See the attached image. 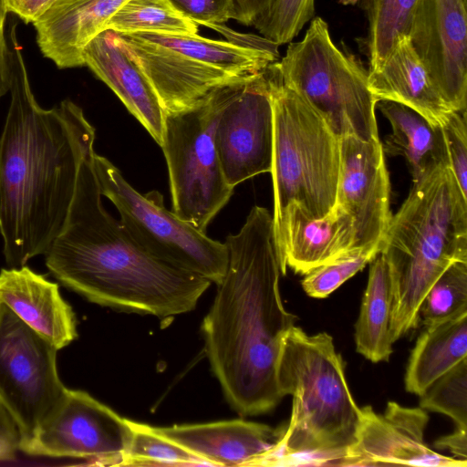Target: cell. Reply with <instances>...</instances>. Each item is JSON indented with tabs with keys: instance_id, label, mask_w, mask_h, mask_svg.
<instances>
[{
	"instance_id": "cell-23",
	"label": "cell",
	"mask_w": 467,
	"mask_h": 467,
	"mask_svg": "<svg viewBox=\"0 0 467 467\" xmlns=\"http://www.w3.org/2000/svg\"><path fill=\"white\" fill-rule=\"evenodd\" d=\"M467 358V312L425 327L411 350L404 384L421 396L440 377Z\"/></svg>"
},
{
	"instance_id": "cell-27",
	"label": "cell",
	"mask_w": 467,
	"mask_h": 467,
	"mask_svg": "<svg viewBox=\"0 0 467 467\" xmlns=\"http://www.w3.org/2000/svg\"><path fill=\"white\" fill-rule=\"evenodd\" d=\"M418 0H359L368 19V70L379 67L400 39L408 36Z\"/></svg>"
},
{
	"instance_id": "cell-10",
	"label": "cell",
	"mask_w": 467,
	"mask_h": 467,
	"mask_svg": "<svg viewBox=\"0 0 467 467\" xmlns=\"http://www.w3.org/2000/svg\"><path fill=\"white\" fill-rule=\"evenodd\" d=\"M57 348L0 303V402L29 442L65 394Z\"/></svg>"
},
{
	"instance_id": "cell-39",
	"label": "cell",
	"mask_w": 467,
	"mask_h": 467,
	"mask_svg": "<svg viewBox=\"0 0 467 467\" xmlns=\"http://www.w3.org/2000/svg\"><path fill=\"white\" fill-rule=\"evenodd\" d=\"M439 450H449L455 458L467 462V429L458 428L452 433L443 436L434 442Z\"/></svg>"
},
{
	"instance_id": "cell-29",
	"label": "cell",
	"mask_w": 467,
	"mask_h": 467,
	"mask_svg": "<svg viewBox=\"0 0 467 467\" xmlns=\"http://www.w3.org/2000/svg\"><path fill=\"white\" fill-rule=\"evenodd\" d=\"M467 312V261H455L424 296L419 317L427 327Z\"/></svg>"
},
{
	"instance_id": "cell-5",
	"label": "cell",
	"mask_w": 467,
	"mask_h": 467,
	"mask_svg": "<svg viewBox=\"0 0 467 467\" xmlns=\"http://www.w3.org/2000/svg\"><path fill=\"white\" fill-rule=\"evenodd\" d=\"M392 277L393 342L418 327L420 304L455 261H467V197L446 161L413 181L392 216L380 253Z\"/></svg>"
},
{
	"instance_id": "cell-15",
	"label": "cell",
	"mask_w": 467,
	"mask_h": 467,
	"mask_svg": "<svg viewBox=\"0 0 467 467\" xmlns=\"http://www.w3.org/2000/svg\"><path fill=\"white\" fill-rule=\"evenodd\" d=\"M428 421L425 410L395 401H389L382 414L370 406L360 408L356 439L341 466L466 467L467 462L429 447L424 440Z\"/></svg>"
},
{
	"instance_id": "cell-28",
	"label": "cell",
	"mask_w": 467,
	"mask_h": 467,
	"mask_svg": "<svg viewBox=\"0 0 467 467\" xmlns=\"http://www.w3.org/2000/svg\"><path fill=\"white\" fill-rule=\"evenodd\" d=\"M104 30L125 34L195 35L198 26L182 15L169 0H127L109 19Z\"/></svg>"
},
{
	"instance_id": "cell-30",
	"label": "cell",
	"mask_w": 467,
	"mask_h": 467,
	"mask_svg": "<svg viewBox=\"0 0 467 467\" xmlns=\"http://www.w3.org/2000/svg\"><path fill=\"white\" fill-rule=\"evenodd\" d=\"M131 437L120 465H207L202 459L152 430L128 420Z\"/></svg>"
},
{
	"instance_id": "cell-13",
	"label": "cell",
	"mask_w": 467,
	"mask_h": 467,
	"mask_svg": "<svg viewBox=\"0 0 467 467\" xmlns=\"http://www.w3.org/2000/svg\"><path fill=\"white\" fill-rule=\"evenodd\" d=\"M390 183L380 140L340 138V166L335 205L352 220L354 248L380 253L392 213Z\"/></svg>"
},
{
	"instance_id": "cell-18",
	"label": "cell",
	"mask_w": 467,
	"mask_h": 467,
	"mask_svg": "<svg viewBox=\"0 0 467 467\" xmlns=\"http://www.w3.org/2000/svg\"><path fill=\"white\" fill-rule=\"evenodd\" d=\"M82 57L84 65L110 88L161 146L165 112L147 77L115 33L100 32L84 47Z\"/></svg>"
},
{
	"instance_id": "cell-4",
	"label": "cell",
	"mask_w": 467,
	"mask_h": 467,
	"mask_svg": "<svg viewBox=\"0 0 467 467\" xmlns=\"http://www.w3.org/2000/svg\"><path fill=\"white\" fill-rule=\"evenodd\" d=\"M277 384L282 397H293L291 416L260 466H341L356 439L360 408L332 337L292 327L282 344Z\"/></svg>"
},
{
	"instance_id": "cell-26",
	"label": "cell",
	"mask_w": 467,
	"mask_h": 467,
	"mask_svg": "<svg viewBox=\"0 0 467 467\" xmlns=\"http://www.w3.org/2000/svg\"><path fill=\"white\" fill-rule=\"evenodd\" d=\"M125 34V33H123ZM137 38L171 48L192 59L235 76H247L277 62L278 48L258 49L195 35L150 32L128 33Z\"/></svg>"
},
{
	"instance_id": "cell-24",
	"label": "cell",
	"mask_w": 467,
	"mask_h": 467,
	"mask_svg": "<svg viewBox=\"0 0 467 467\" xmlns=\"http://www.w3.org/2000/svg\"><path fill=\"white\" fill-rule=\"evenodd\" d=\"M377 105L391 126V133L384 143L381 142L383 151L390 156L404 157L412 181L436 163L446 161L440 127L401 103L379 100Z\"/></svg>"
},
{
	"instance_id": "cell-17",
	"label": "cell",
	"mask_w": 467,
	"mask_h": 467,
	"mask_svg": "<svg viewBox=\"0 0 467 467\" xmlns=\"http://www.w3.org/2000/svg\"><path fill=\"white\" fill-rule=\"evenodd\" d=\"M152 430L211 466H259L279 438L270 426L242 419Z\"/></svg>"
},
{
	"instance_id": "cell-33",
	"label": "cell",
	"mask_w": 467,
	"mask_h": 467,
	"mask_svg": "<svg viewBox=\"0 0 467 467\" xmlns=\"http://www.w3.org/2000/svg\"><path fill=\"white\" fill-rule=\"evenodd\" d=\"M447 165L462 194L467 197V118L466 111L452 110L440 126Z\"/></svg>"
},
{
	"instance_id": "cell-1",
	"label": "cell",
	"mask_w": 467,
	"mask_h": 467,
	"mask_svg": "<svg viewBox=\"0 0 467 467\" xmlns=\"http://www.w3.org/2000/svg\"><path fill=\"white\" fill-rule=\"evenodd\" d=\"M11 101L0 136V234L10 267L45 254L71 205L84 157L94 150L95 128L83 109L64 99L46 109L32 92L16 38L5 35Z\"/></svg>"
},
{
	"instance_id": "cell-25",
	"label": "cell",
	"mask_w": 467,
	"mask_h": 467,
	"mask_svg": "<svg viewBox=\"0 0 467 467\" xmlns=\"http://www.w3.org/2000/svg\"><path fill=\"white\" fill-rule=\"evenodd\" d=\"M369 264L368 284L356 323L355 343L359 354L377 363L388 361L392 353L393 284L389 264L381 254Z\"/></svg>"
},
{
	"instance_id": "cell-8",
	"label": "cell",
	"mask_w": 467,
	"mask_h": 467,
	"mask_svg": "<svg viewBox=\"0 0 467 467\" xmlns=\"http://www.w3.org/2000/svg\"><path fill=\"white\" fill-rule=\"evenodd\" d=\"M234 79L214 88L195 106L164 117L161 147L172 212L203 233L234 192L224 177L214 134Z\"/></svg>"
},
{
	"instance_id": "cell-37",
	"label": "cell",
	"mask_w": 467,
	"mask_h": 467,
	"mask_svg": "<svg viewBox=\"0 0 467 467\" xmlns=\"http://www.w3.org/2000/svg\"><path fill=\"white\" fill-rule=\"evenodd\" d=\"M232 1L234 6L233 19L246 26H253L258 18L270 9L275 0Z\"/></svg>"
},
{
	"instance_id": "cell-35",
	"label": "cell",
	"mask_w": 467,
	"mask_h": 467,
	"mask_svg": "<svg viewBox=\"0 0 467 467\" xmlns=\"http://www.w3.org/2000/svg\"><path fill=\"white\" fill-rule=\"evenodd\" d=\"M17 451H20L17 424L0 402V462L14 461Z\"/></svg>"
},
{
	"instance_id": "cell-21",
	"label": "cell",
	"mask_w": 467,
	"mask_h": 467,
	"mask_svg": "<svg viewBox=\"0 0 467 467\" xmlns=\"http://www.w3.org/2000/svg\"><path fill=\"white\" fill-rule=\"evenodd\" d=\"M127 0H57L36 22V42L58 68L84 66V47Z\"/></svg>"
},
{
	"instance_id": "cell-12",
	"label": "cell",
	"mask_w": 467,
	"mask_h": 467,
	"mask_svg": "<svg viewBox=\"0 0 467 467\" xmlns=\"http://www.w3.org/2000/svg\"><path fill=\"white\" fill-rule=\"evenodd\" d=\"M265 68L233 81L231 94L215 127L219 159L224 177L233 188L271 171L274 119Z\"/></svg>"
},
{
	"instance_id": "cell-19",
	"label": "cell",
	"mask_w": 467,
	"mask_h": 467,
	"mask_svg": "<svg viewBox=\"0 0 467 467\" xmlns=\"http://www.w3.org/2000/svg\"><path fill=\"white\" fill-rule=\"evenodd\" d=\"M0 303L58 350L78 337L76 315L58 285L26 265L1 269Z\"/></svg>"
},
{
	"instance_id": "cell-34",
	"label": "cell",
	"mask_w": 467,
	"mask_h": 467,
	"mask_svg": "<svg viewBox=\"0 0 467 467\" xmlns=\"http://www.w3.org/2000/svg\"><path fill=\"white\" fill-rule=\"evenodd\" d=\"M185 17L205 26L233 19L232 0H169Z\"/></svg>"
},
{
	"instance_id": "cell-16",
	"label": "cell",
	"mask_w": 467,
	"mask_h": 467,
	"mask_svg": "<svg viewBox=\"0 0 467 467\" xmlns=\"http://www.w3.org/2000/svg\"><path fill=\"white\" fill-rule=\"evenodd\" d=\"M114 33L147 77L165 113L192 108L214 88L241 77L130 34Z\"/></svg>"
},
{
	"instance_id": "cell-32",
	"label": "cell",
	"mask_w": 467,
	"mask_h": 467,
	"mask_svg": "<svg viewBox=\"0 0 467 467\" xmlns=\"http://www.w3.org/2000/svg\"><path fill=\"white\" fill-rule=\"evenodd\" d=\"M379 253L369 248L350 249L305 275L301 284L311 297L325 298L362 270Z\"/></svg>"
},
{
	"instance_id": "cell-14",
	"label": "cell",
	"mask_w": 467,
	"mask_h": 467,
	"mask_svg": "<svg viewBox=\"0 0 467 467\" xmlns=\"http://www.w3.org/2000/svg\"><path fill=\"white\" fill-rule=\"evenodd\" d=\"M467 0H418L408 36L449 107H467Z\"/></svg>"
},
{
	"instance_id": "cell-3",
	"label": "cell",
	"mask_w": 467,
	"mask_h": 467,
	"mask_svg": "<svg viewBox=\"0 0 467 467\" xmlns=\"http://www.w3.org/2000/svg\"><path fill=\"white\" fill-rule=\"evenodd\" d=\"M95 150L83 159L66 221L47 250L46 265L88 301L161 320L195 308L208 279L145 252L103 207Z\"/></svg>"
},
{
	"instance_id": "cell-38",
	"label": "cell",
	"mask_w": 467,
	"mask_h": 467,
	"mask_svg": "<svg viewBox=\"0 0 467 467\" xmlns=\"http://www.w3.org/2000/svg\"><path fill=\"white\" fill-rule=\"evenodd\" d=\"M5 1L0 0V98H2L10 88V67L8 61V47L5 34V22L6 18Z\"/></svg>"
},
{
	"instance_id": "cell-36",
	"label": "cell",
	"mask_w": 467,
	"mask_h": 467,
	"mask_svg": "<svg viewBox=\"0 0 467 467\" xmlns=\"http://www.w3.org/2000/svg\"><path fill=\"white\" fill-rule=\"evenodd\" d=\"M7 13H13L26 24L36 22L57 0H4Z\"/></svg>"
},
{
	"instance_id": "cell-22",
	"label": "cell",
	"mask_w": 467,
	"mask_h": 467,
	"mask_svg": "<svg viewBox=\"0 0 467 467\" xmlns=\"http://www.w3.org/2000/svg\"><path fill=\"white\" fill-rule=\"evenodd\" d=\"M370 91L379 100L406 105L440 127L452 111L432 82L409 36L399 40L384 63L368 71Z\"/></svg>"
},
{
	"instance_id": "cell-11",
	"label": "cell",
	"mask_w": 467,
	"mask_h": 467,
	"mask_svg": "<svg viewBox=\"0 0 467 467\" xmlns=\"http://www.w3.org/2000/svg\"><path fill=\"white\" fill-rule=\"evenodd\" d=\"M130 437L127 419L88 392L67 389L34 438L20 451L31 456L81 458L100 465H120Z\"/></svg>"
},
{
	"instance_id": "cell-6",
	"label": "cell",
	"mask_w": 467,
	"mask_h": 467,
	"mask_svg": "<svg viewBox=\"0 0 467 467\" xmlns=\"http://www.w3.org/2000/svg\"><path fill=\"white\" fill-rule=\"evenodd\" d=\"M277 62L265 68L274 119L270 172L275 235L293 206L314 219L331 212L340 166V138L317 110L284 84Z\"/></svg>"
},
{
	"instance_id": "cell-2",
	"label": "cell",
	"mask_w": 467,
	"mask_h": 467,
	"mask_svg": "<svg viewBox=\"0 0 467 467\" xmlns=\"http://www.w3.org/2000/svg\"><path fill=\"white\" fill-rule=\"evenodd\" d=\"M224 244L227 267L202 324L204 350L228 403L241 416H254L272 410L283 398L277 364L296 317L281 297L269 211L253 207Z\"/></svg>"
},
{
	"instance_id": "cell-9",
	"label": "cell",
	"mask_w": 467,
	"mask_h": 467,
	"mask_svg": "<svg viewBox=\"0 0 467 467\" xmlns=\"http://www.w3.org/2000/svg\"><path fill=\"white\" fill-rule=\"evenodd\" d=\"M94 168L101 195L115 205L120 223L140 247L171 266L216 285L221 282L228 262L224 243L167 210L158 191L140 193L111 161L96 152Z\"/></svg>"
},
{
	"instance_id": "cell-31",
	"label": "cell",
	"mask_w": 467,
	"mask_h": 467,
	"mask_svg": "<svg viewBox=\"0 0 467 467\" xmlns=\"http://www.w3.org/2000/svg\"><path fill=\"white\" fill-rule=\"evenodd\" d=\"M420 407L451 418L467 429V358L440 377L420 396Z\"/></svg>"
},
{
	"instance_id": "cell-20",
	"label": "cell",
	"mask_w": 467,
	"mask_h": 467,
	"mask_svg": "<svg viewBox=\"0 0 467 467\" xmlns=\"http://www.w3.org/2000/svg\"><path fill=\"white\" fill-rule=\"evenodd\" d=\"M275 238L281 274L289 267L305 275L352 249V220L336 205L321 219L293 206Z\"/></svg>"
},
{
	"instance_id": "cell-7",
	"label": "cell",
	"mask_w": 467,
	"mask_h": 467,
	"mask_svg": "<svg viewBox=\"0 0 467 467\" xmlns=\"http://www.w3.org/2000/svg\"><path fill=\"white\" fill-rule=\"evenodd\" d=\"M284 84L327 121L339 137L380 140L368 72L332 41L328 26L312 19L304 37L291 43L277 62Z\"/></svg>"
}]
</instances>
